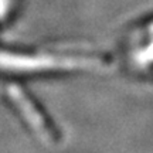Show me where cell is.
Returning a JSON list of instances; mask_svg holds the SVG:
<instances>
[{
    "label": "cell",
    "mask_w": 153,
    "mask_h": 153,
    "mask_svg": "<svg viewBox=\"0 0 153 153\" xmlns=\"http://www.w3.org/2000/svg\"><path fill=\"white\" fill-rule=\"evenodd\" d=\"M9 95H10L11 101L14 102L17 108L20 109L23 116L30 122V125L33 126V129L37 133L43 135V137L48 142L54 140V132L53 129H50V126L45 123V120L41 115L38 114L37 108L34 106V104L27 99V97L23 94V91L19 87H10L9 88Z\"/></svg>",
    "instance_id": "cell-1"
}]
</instances>
